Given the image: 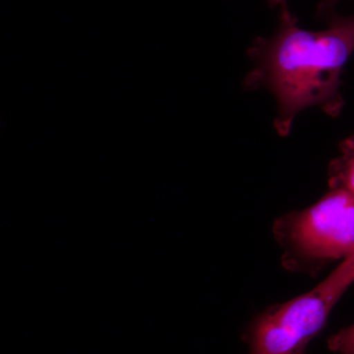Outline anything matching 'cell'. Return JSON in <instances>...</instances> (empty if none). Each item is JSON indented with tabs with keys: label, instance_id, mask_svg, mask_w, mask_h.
I'll list each match as a JSON object with an SVG mask.
<instances>
[{
	"label": "cell",
	"instance_id": "obj_5",
	"mask_svg": "<svg viewBox=\"0 0 354 354\" xmlns=\"http://www.w3.org/2000/svg\"><path fill=\"white\" fill-rule=\"evenodd\" d=\"M328 348L335 353L354 354V324L330 335Z\"/></svg>",
	"mask_w": 354,
	"mask_h": 354
},
{
	"label": "cell",
	"instance_id": "obj_3",
	"mask_svg": "<svg viewBox=\"0 0 354 354\" xmlns=\"http://www.w3.org/2000/svg\"><path fill=\"white\" fill-rule=\"evenodd\" d=\"M353 285L351 253L313 290L254 317L242 335L249 354H307L310 342L325 328L333 308Z\"/></svg>",
	"mask_w": 354,
	"mask_h": 354
},
{
	"label": "cell",
	"instance_id": "obj_7",
	"mask_svg": "<svg viewBox=\"0 0 354 354\" xmlns=\"http://www.w3.org/2000/svg\"><path fill=\"white\" fill-rule=\"evenodd\" d=\"M339 19H341L342 22L354 34V14L353 15L348 16V17L339 16Z\"/></svg>",
	"mask_w": 354,
	"mask_h": 354
},
{
	"label": "cell",
	"instance_id": "obj_8",
	"mask_svg": "<svg viewBox=\"0 0 354 354\" xmlns=\"http://www.w3.org/2000/svg\"><path fill=\"white\" fill-rule=\"evenodd\" d=\"M272 6L283 7L286 6V0H268Z\"/></svg>",
	"mask_w": 354,
	"mask_h": 354
},
{
	"label": "cell",
	"instance_id": "obj_2",
	"mask_svg": "<svg viewBox=\"0 0 354 354\" xmlns=\"http://www.w3.org/2000/svg\"><path fill=\"white\" fill-rule=\"evenodd\" d=\"M272 234L288 271L315 274L354 250V196L332 189L315 204L279 216Z\"/></svg>",
	"mask_w": 354,
	"mask_h": 354
},
{
	"label": "cell",
	"instance_id": "obj_1",
	"mask_svg": "<svg viewBox=\"0 0 354 354\" xmlns=\"http://www.w3.org/2000/svg\"><path fill=\"white\" fill-rule=\"evenodd\" d=\"M353 51L354 34L339 16L330 17L327 29L308 31L285 6L277 31L256 39L249 48L252 68L244 86L274 95V128L285 137L304 109L315 106L333 118L339 115L344 104L342 71Z\"/></svg>",
	"mask_w": 354,
	"mask_h": 354
},
{
	"label": "cell",
	"instance_id": "obj_4",
	"mask_svg": "<svg viewBox=\"0 0 354 354\" xmlns=\"http://www.w3.org/2000/svg\"><path fill=\"white\" fill-rule=\"evenodd\" d=\"M328 176L330 188L348 191L354 196V135L339 144V155L330 162Z\"/></svg>",
	"mask_w": 354,
	"mask_h": 354
},
{
	"label": "cell",
	"instance_id": "obj_6",
	"mask_svg": "<svg viewBox=\"0 0 354 354\" xmlns=\"http://www.w3.org/2000/svg\"><path fill=\"white\" fill-rule=\"evenodd\" d=\"M339 2V0H321L319 4V12L320 13H329L335 4Z\"/></svg>",
	"mask_w": 354,
	"mask_h": 354
},
{
	"label": "cell",
	"instance_id": "obj_9",
	"mask_svg": "<svg viewBox=\"0 0 354 354\" xmlns=\"http://www.w3.org/2000/svg\"><path fill=\"white\" fill-rule=\"evenodd\" d=\"M353 253L354 254V250L353 251Z\"/></svg>",
	"mask_w": 354,
	"mask_h": 354
}]
</instances>
